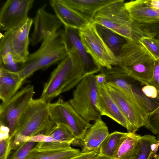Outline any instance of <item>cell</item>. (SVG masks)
<instances>
[{"label": "cell", "mask_w": 159, "mask_h": 159, "mask_svg": "<svg viewBox=\"0 0 159 159\" xmlns=\"http://www.w3.org/2000/svg\"><path fill=\"white\" fill-rule=\"evenodd\" d=\"M59 62L45 83L40 98L47 102L72 89L86 76L96 73L86 67L76 51L71 48Z\"/></svg>", "instance_id": "cell-1"}, {"label": "cell", "mask_w": 159, "mask_h": 159, "mask_svg": "<svg viewBox=\"0 0 159 159\" xmlns=\"http://www.w3.org/2000/svg\"><path fill=\"white\" fill-rule=\"evenodd\" d=\"M117 65L123 68L127 78L148 84L153 76L156 60L139 41L125 39Z\"/></svg>", "instance_id": "cell-2"}, {"label": "cell", "mask_w": 159, "mask_h": 159, "mask_svg": "<svg viewBox=\"0 0 159 159\" xmlns=\"http://www.w3.org/2000/svg\"><path fill=\"white\" fill-rule=\"evenodd\" d=\"M63 32L62 29L48 34L39 48L30 54L17 72L24 81L37 71L60 62L67 56L68 52L63 42Z\"/></svg>", "instance_id": "cell-3"}, {"label": "cell", "mask_w": 159, "mask_h": 159, "mask_svg": "<svg viewBox=\"0 0 159 159\" xmlns=\"http://www.w3.org/2000/svg\"><path fill=\"white\" fill-rule=\"evenodd\" d=\"M124 0H116L95 15L93 22L111 30L125 39L139 41L145 36L140 25L130 16Z\"/></svg>", "instance_id": "cell-4"}, {"label": "cell", "mask_w": 159, "mask_h": 159, "mask_svg": "<svg viewBox=\"0 0 159 159\" xmlns=\"http://www.w3.org/2000/svg\"><path fill=\"white\" fill-rule=\"evenodd\" d=\"M54 125L50 118L48 102L40 98L33 99L21 115L12 139L39 134L49 135Z\"/></svg>", "instance_id": "cell-5"}, {"label": "cell", "mask_w": 159, "mask_h": 159, "mask_svg": "<svg viewBox=\"0 0 159 159\" xmlns=\"http://www.w3.org/2000/svg\"><path fill=\"white\" fill-rule=\"evenodd\" d=\"M78 32L87 52L97 67L110 69L117 65L116 57L99 34L96 24L89 22Z\"/></svg>", "instance_id": "cell-6"}, {"label": "cell", "mask_w": 159, "mask_h": 159, "mask_svg": "<svg viewBox=\"0 0 159 159\" xmlns=\"http://www.w3.org/2000/svg\"><path fill=\"white\" fill-rule=\"evenodd\" d=\"M97 89L95 75H88L82 80L74 90L73 97L68 102L87 122L102 120L96 107Z\"/></svg>", "instance_id": "cell-7"}, {"label": "cell", "mask_w": 159, "mask_h": 159, "mask_svg": "<svg viewBox=\"0 0 159 159\" xmlns=\"http://www.w3.org/2000/svg\"><path fill=\"white\" fill-rule=\"evenodd\" d=\"M48 105L51 120L55 124H63L69 128L76 138L75 145L81 142L92 125L84 119L68 102L61 98L54 102H48Z\"/></svg>", "instance_id": "cell-8"}, {"label": "cell", "mask_w": 159, "mask_h": 159, "mask_svg": "<svg viewBox=\"0 0 159 159\" xmlns=\"http://www.w3.org/2000/svg\"><path fill=\"white\" fill-rule=\"evenodd\" d=\"M34 94V87L28 84L18 91L8 101L0 106V123L8 127L12 139L16 131L19 119Z\"/></svg>", "instance_id": "cell-9"}, {"label": "cell", "mask_w": 159, "mask_h": 159, "mask_svg": "<svg viewBox=\"0 0 159 159\" xmlns=\"http://www.w3.org/2000/svg\"><path fill=\"white\" fill-rule=\"evenodd\" d=\"M107 88L119 108L129 121L132 133L141 127H147L149 113L142 106L129 99L115 85L110 82Z\"/></svg>", "instance_id": "cell-10"}, {"label": "cell", "mask_w": 159, "mask_h": 159, "mask_svg": "<svg viewBox=\"0 0 159 159\" xmlns=\"http://www.w3.org/2000/svg\"><path fill=\"white\" fill-rule=\"evenodd\" d=\"M34 0H7L0 11V29L7 32L15 29L28 19Z\"/></svg>", "instance_id": "cell-11"}, {"label": "cell", "mask_w": 159, "mask_h": 159, "mask_svg": "<svg viewBox=\"0 0 159 159\" xmlns=\"http://www.w3.org/2000/svg\"><path fill=\"white\" fill-rule=\"evenodd\" d=\"M44 4L37 10L33 19L34 29L30 38V43L35 46L43 40L47 34L61 29L63 25L55 14L47 12Z\"/></svg>", "instance_id": "cell-12"}, {"label": "cell", "mask_w": 159, "mask_h": 159, "mask_svg": "<svg viewBox=\"0 0 159 159\" xmlns=\"http://www.w3.org/2000/svg\"><path fill=\"white\" fill-rule=\"evenodd\" d=\"M96 85V107L101 116L108 117L126 128L128 132L132 133L129 121L113 100L106 84Z\"/></svg>", "instance_id": "cell-13"}, {"label": "cell", "mask_w": 159, "mask_h": 159, "mask_svg": "<svg viewBox=\"0 0 159 159\" xmlns=\"http://www.w3.org/2000/svg\"><path fill=\"white\" fill-rule=\"evenodd\" d=\"M33 23V19L29 17L21 25L12 30V54L16 61L21 65L25 63L30 54L29 35Z\"/></svg>", "instance_id": "cell-14"}, {"label": "cell", "mask_w": 159, "mask_h": 159, "mask_svg": "<svg viewBox=\"0 0 159 159\" xmlns=\"http://www.w3.org/2000/svg\"><path fill=\"white\" fill-rule=\"evenodd\" d=\"M131 18L140 24H159V10L150 7L145 0L131 1L125 3Z\"/></svg>", "instance_id": "cell-15"}, {"label": "cell", "mask_w": 159, "mask_h": 159, "mask_svg": "<svg viewBox=\"0 0 159 159\" xmlns=\"http://www.w3.org/2000/svg\"><path fill=\"white\" fill-rule=\"evenodd\" d=\"M109 134L108 128L102 119L95 121L81 140V153L99 151L101 144Z\"/></svg>", "instance_id": "cell-16"}, {"label": "cell", "mask_w": 159, "mask_h": 159, "mask_svg": "<svg viewBox=\"0 0 159 159\" xmlns=\"http://www.w3.org/2000/svg\"><path fill=\"white\" fill-rule=\"evenodd\" d=\"M49 2L55 14L64 27L79 30L90 22L80 14L65 5L60 0H51Z\"/></svg>", "instance_id": "cell-17"}, {"label": "cell", "mask_w": 159, "mask_h": 159, "mask_svg": "<svg viewBox=\"0 0 159 159\" xmlns=\"http://www.w3.org/2000/svg\"><path fill=\"white\" fill-rule=\"evenodd\" d=\"M78 30L64 27L63 42L67 51L70 48H73L89 70L95 73L100 72L101 69L95 66L92 59L87 52L80 39Z\"/></svg>", "instance_id": "cell-18"}, {"label": "cell", "mask_w": 159, "mask_h": 159, "mask_svg": "<svg viewBox=\"0 0 159 159\" xmlns=\"http://www.w3.org/2000/svg\"><path fill=\"white\" fill-rule=\"evenodd\" d=\"M0 63V98L2 102H4L18 91L25 81L17 72L7 70Z\"/></svg>", "instance_id": "cell-19"}, {"label": "cell", "mask_w": 159, "mask_h": 159, "mask_svg": "<svg viewBox=\"0 0 159 159\" xmlns=\"http://www.w3.org/2000/svg\"><path fill=\"white\" fill-rule=\"evenodd\" d=\"M116 0H60L66 6L77 11L89 22L95 14L104 7Z\"/></svg>", "instance_id": "cell-20"}, {"label": "cell", "mask_w": 159, "mask_h": 159, "mask_svg": "<svg viewBox=\"0 0 159 159\" xmlns=\"http://www.w3.org/2000/svg\"><path fill=\"white\" fill-rule=\"evenodd\" d=\"M141 137L135 133L128 132L117 148L113 159H135L139 149Z\"/></svg>", "instance_id": "cell-21"}, {"label": "cell", "mask_w": 159, "mask_h": 159, "mask_svg": "<svg viewBox=\"0 0 159 159\" xmlns=\"http://www.w3.org/2000/svg\"><path fill=\"white\" fill-rule=\"evenodd\" d=\"M79 149L71 147L56 150H42L34 148L25 159H69L80 155Z\"/></svg>", "instance_id": "cell-22"}, {"label": "cell", "mask_w": 159, "mask_h": 159, "mask_svg": "<svg viewBox=\"0 0 159 159\" xmlns=\"http://www.w3.org/2000/svg\"><path fill=\"white\" fill-rule=\"evenodd\" d=\"M97 30L108 47L116 57L126 40L111 30L99 24H96Z\"/></svg>", "instance_id": "cell-23"}, {"label": "cell", "mask_w": 159, "mask_h": 159, "mask_svg": "<svg viewBox=\"0 0 159 159\" xmlns=\"http://www.w3.org/2000/svg\"><path fill=\"white\" fill-rule=\"evenodd\" d=\"M127 134L117 131L109 134L101 144L98 155L113 159L117 148Z\"/></svg>", "instance_id": "cell-24"}, {"label": "cell", "mask_w": 159, "mask_h": 159, "mask_svg": "<svg viewBox=\"0 0 159 159\" xmlns=\"http://www.w3.org/2000/svg\"><path fill=\"white\" fill-rule=\"evenodd\" d=\"M159 148L158 141L156 137L150 134L141 136L140 148L135 159H151L155 157Z\"/></svg>", "instance_id": "cell-25"}, {"label": "cell", "mask_w": 159, "mask_h": 159, "mask_svg": "<svg viewBox=\"0 0 159 159\" xmlns=\"http://www.w3.org/2000/svg\"><path fill=\"white\" fill-rule=\"evenodd\" d=\"M49 135L52 137L54 141L76 144L75 135L69 128L63 124H55Z\"/></svg>", "instance_id": "cell-26"}, {"label": "cell", "mask_w": 159, "mask_h": 159, "mask_svg": "<svg viewBox=\"0 0 159 159\" xmlns=\"http://www.w3.org/2000/svg\"><path fill=\"white\" fill-rule=\"evenodd\" d=\"M132 87L137 102L148 113L152 112L159 106V99L148 98L143 93L141 90L132 85Z\"/></svg>", "instance_id": "cell-27"}, {"label": "cell", "mask_w": 159, "mask_h": 159, "mask_svg": "<svg viewBox=\"0 0 159 159\" xmlns=\"http://www.w3.org/2000/svg\"><path fill=\"white\" fill-rule=\"evenodd\" d=\"M106 75L107 82H110L114 84L129 99L138 103L134 95L132 85L126 79L110 75Z\"/></svg>", "instance_id": "cell-28"}, {"label": "cell", "mask_w": 159, "mask_h": 159, "mask_svg": "<svg viewBox=\"0 0 159 159\" xmlns=\"http://www.w3.org/2000/svg\"><path fill=\"white\" fill-rule=\"evenodd\" d=\"M139 42L155 60L159 59V39L145 35L142 37Z\"/></svg>", "instance_id": "cell-29"}, {"label": "cell", "mask_w": 159, "mask_h": 159, "mask_svg": "<svg viewBox=\"0 0 159 159\" xmlns=\"http://www.w3.org/2000/svg\"><path fill=\"white\" fill-rule=\"evenodd\" d=\"M38 143L27 142L20 144L9 156L8 159H25V158Z\"/></svg>", "instance_id": "cell-30"}, {"label": "cell", "mask_w": 159, "mask_h": 159, "mask_svg": "<svg viewBox=\"0 0 159 159\" xmlns=\"http://www.w3.org/2000/svg\"><path fill=\"white\" fill-rule=\"evenodd\" d=\"M12 30L7 32L1 35L0 40V57L12 52L11 37Z\"/></svg>", "instance_id": "cell-31"}, {"label": "cell", "mask_w": 159, "mask_h": 159, "mask_svg": "<svg viewBox=\"0 0 159 159\" xmlns=\"http://www.w3.org/2000/svg\"><path fill=\"white\" fill-rule=\"evenodd\" d=\"M146 128L156 135L157 134L159 131V106L149 113Z\"/></svg>", "instance_id": "cell-32"}, {"label": "cell", "mask_w": 159, "mask_h": 159, "mask_svg": "<svg viewBox=\"0 0 159 159\" xmlns=\"http://www.w3.org/2000/svg\"><path fill=\"white\" fill-rule=\"evenodd\" d=\"M71 143L54 141L50 142L38 143L35 148L42 150H56L71 148Z\"/></svg>", "instance_id": "cell-33"}, {"label": "cell", "mask_w": 159, "mask_h": 159, "mask_svg": "<svg viewBox=\"0 0 159 159\" xmlns=\"http://www.w3.org/2000/svg\"><path fill=\"white\" fill-rule=\"evenodd\" d=\"M0 62L1 63L5 68L13 71L17 72L20 69L17 63L14 60L12 52L7 53L0 57Z\"/></svg>", "instance_id": "cell-34"}, {"label": "cell", "mask_w": 159, "mask_h": 159, "mask_svg": "<svg viewBox=\"0 0 159 159\" xmlns=\"http://www.w3.org/2000/svg\"><path fill=\"white\" fill-rule=\"evenodd\" d=\"M11 142L10 136L6 139L0 141V159H8L11 151Z\"/></svg>", "instance_id": "cell-35"}, {"label": "cell", "mask_w": 159, "mask_h": 159, "mask_svg": "<svg viewBox=\"0 0 159 159\" xmlns=\"http://www.w3.org/2000/svg\"><path fill=\"white\" fill-rule=\"evenodd\" d=\"M139 25L146 35L159 39V24Z\"/></svg>", "instance_id": "cell-36"}, {"label": "cell", "mask_w": 159, "mask_h": 159, "mask_svg": "<svg viewBox=\"0 0 159 159\" xmlns=\"http://www.w3.org/2000/svg\"><path fill=\"white\" fill-rule=\"evenodd\" d=\"M141 90L143 93L148 97L159 99L158 91L154 86L147 84L143 86Z\"/></svg>", "instance_id": "cell-37"}, {"label": "cell", "mask_w": 159, "mask_h": 159, "mask_svg": "<svg viewBox=\"0 0 159 159\" xmlns=\"http://www.w3.org/2000/svg\"><path fill=\"white\" fill-rule=\"evenodd\" d=\"M148 84L154 86L157 89L159 99V59L155 61L153 76Z\"/></svg>", "instance_id": "cell-38"}, {"label": "cell", "mask_w": 159, "mask_h": 159, "mask_svg": "<svg viewBox=\"0 0 159 159\" xmlns=\"http://www.w3.org/2000/svg\"><path fill=\"white\" fill-rule=\"evenodd\" d=\"M98 154L99 151L81 153L79 155L69 159H96Z\"/></svg>", "instance_id": "cell-39"}, {"label": "cell", "mask_w": 159, "mask_h": 159, "mask_svg": "<svg viewBox=\"0 0 159 159\" xmlns=\"http://www.w3.org/2000/svg\"><path fill=\"white\" fill-rule=\"evenodd\" d=\"M100 73L95 75L96 84L97 85L106 84L107 82L106 75L103 72H100Z\"/></svg>", "instance_id": "cell-40"}, {"label": "cell", "mask_w": 159, "mask_h": 159, "mask_svg": "<svg viewBox=\"0 0 159 159\" xmlns=\"http://www.w3.org/2000/svg\"><path fill=\"white\" fill-rule=\"evenodd\" d=\"M10 129L8 127L0 125V141L8 138L10 137Z\"/></svg>", "instance_id": "cell-41"}, {"label": "cell", "mask_w": 159, "mask_h": 159, "mask_svg": "<svg viewBox=\"0 0 159 159\" xmlns=\"http://www.w3.org/2000/svg\"><path fill=\"white\" fill-rule=\"evenodd\" d=\"M145 1L150 7L159 10V0H145Z\"/></svg>", "instance_id": "cell-42"}, {"label": "cell", "mask_w": 159, "mask_h": 159, "mask_svg": "<svg viewBox=\"0 0 159 159\" xmlns=\"http://www.w3.org/2000/svg\"><path fill=\"white\" fill-rule=\"evenodd\" d=\"M96 159H112L106 157L98 155Z\"/></svg>", "instance_id": "cell-43"}, {"label": "cell", "mask_w": 159, "mask_h": 159, "mask_svg": "<svg viewBox=\"0 0 159 159\" xmlns=\"http://www.w3.org/2000/svg\"><path fill=\"white\" fill-rule=\"evenodd\" d=\"M156 136H157V140H159V131L157 134L156 135Z\"/></svg>", "instance_id": "cell-44"}, {"label": "cell", "mask_w": 159, "mask_h": 159, "mask_svg": "<svg viewBox=\"0 0 159 159\" xmlns=\"http://www.w3.org/2000/svg\"><path fill=\"white\" fill-rule=\"evenodd\" d=\"M154 159H159V154L157 155L154 158Z\"/></svg>", "instance_id": "cell-45"}]
</instances>
